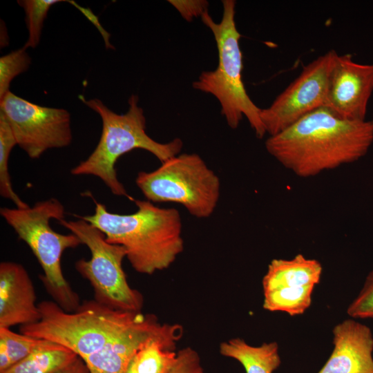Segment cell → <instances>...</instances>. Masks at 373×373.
I'll return each instance as SVG.
<instances>
[{
  "label": "cell",
  "instance_id": "obj_26",
  "mask_svg": "<svg viewBox=\"0 0 373 373\" xmlns=\"http://www.w3.org/2000/svg\"><path fill=\"white\" fill-rule=\"evenodd\" d=\"M59 373H90V372L84 360L78 357Z\"/></svg>",
  "mask_w": 373,
  "mask_h": 373
},
{
  "label": "cell",
  "instance_id": "obj_7",
  "mask_svg": "<svg viewBox=\"0 0 373 373\" xmlns=\"http://www.w3.org/2000/svg\"><path fill=\"white\" fill-rule=\"evenodd\" d=\"M135 183L149 201L180 204L198 218L213 213L220 194L219 178L196 153L177 155L153 171H140Z\"/></svg>",
  "mask_w": 373,
  "mask_h": 373
},
{
  "label": "cell",
  "instance_id": "obj_8",
  "mask_svg": "<svg viewBox=\"0 0 373 373\" xmlns=\"http://www.w3.org/2000/svg\"><path fill=\"white\" fill-rule=\"evenodd\" d=\"M58 222L90 250V259H79L75 267L93 287L95 300L115 309L141 312L142 296L128 285L122 268V261L126 258L125 248L108 242L102 231L80 218Z\"/></svg>",
  "mask_w": 373,
  "mask_h": 373
},
{
  "label": "cell",
  "instance_id": "obj_12",
  "mask_svg": "<svg viewBox=\"0 0 373 373\" xmlns=\"http://www.w3.org/2000/svg\"><path fill=\"white\" fill-rule=\"evenodd\" d=\"M181 334V325L162 323L154 315L143 314L132 327L84 361L90 373H125L131 358L147 340L155 336Z\"/></svg>",
  "mask_w": 373,
  "mask_h": 373
},
{
  "label": "cell",
  "instance_id": "obj_4",
  "mask_svg": "<svg viewBox=\"0 0 373 373\" xmlns=\"http://www.w3.org/2000/svg\"><path fill=\"white\" fill-rule=\"evenodd\" d=\"M38 307L40 320L21 325L20 333L58 344L83 360L104 348L143 314L115 309L95 300L84 302L73 312L50 300L39 303Z\"/></svg>",
  "mask_w": 373,
  "mask_h": 373
},
{
  "label": "cell",
  "instance_id": "obj_6",
  "mask_svg": "<svg viewBox=\"0 0 373 373\" xmlns=\"http://www.w3.org/2000/svg\"><path fill=\"white\" fill-rule=\"evenodd\" d=\"M0 214L37 259L44 271L40 279L55 301L65 311L75 312L79 298L64 276L61 259L66 249L82 243L75 234L57 233L50 225L51 219H65L64 205L51 198L23 209L2 207Z\"/></svg>",
  "mask_w": 373,
  "mask_h": 373
},
{
  "label": "cell",
  "instance_id": "obj_11",
  "mask_svg": "<svg viewBox=\"0 0 373 373\" xmlns=\"http://www.w3.org/2000/svg\"><path fill=\"white\" fill-rule=\"evenodd\" d=\"M373 92V64H359L350 54L337 55L324 107L349 120H365Z\"/></svg>",
  "mask_w": 373,
  "mask_h": 373
},
{
  "label": "cell",
  "instance_id": "obj_23",
  "mask_svg": "<svg viewBox=\"0 0 373 373\" xmlns=\"http://www.w3.org/2000/svg\"><path fill=\"white\" fill-rule=\"evenodd\" d=\"M347 313L354 319L373 318V269L367 275L358 294L347 307Z\"/></svg>",
  "mask_w": 373,
  "mask_h": 373
},
{
  "label": "cell",
  "instance_id": "obj_25",
  "mask_svg": "<svg viewBox=\"0 0 373 373\" xmlns=\"http://www.w3.org/2000/svg\"><path fill=\"white\" fill-rule=\"evenodd\" d=\"M171 4L186 21L202 17L208 11L209 2L205 0H170Z\"/></svg>",
  "mask_w": 373,
  "mask_h": 373
},
{
  "label": "cell",
  "instance_id": "obj_13",
  "mask_svg": "<svg viewBox=\"0 0 373 373\" xmlns=\"http://www.w3.org/2000/svg\"><path fill=\"white\" fill-rule=\"evenodd\" d=\"M332 332V352L318 373H373L371 329L350 318L336 325Z\"/></svg>",
  "mask_w": 373,
  "mask_h": 373
},
{
  "label": "cell",
  "instance_id": "obj_5",
  "mask_svg": "<svg viewBox=\"0 0 373 373\" xmlns=\"http://www.w3.org/2000/svg\"><path fill=\"white\" fill-rule=\"evenodd\" d=\"M222 17L219 23L209 12L202 17L204 24L215 39L218 64L213 70L203 71L192 84L193 88L213 95L220 102L221 113L227 124L236 128L243 116L258 138L267 133L260 118L261 109L249 97L242 81V53L240 47L241 35L236 21V1L223 0Z\"/></svg>",
  "mask_w": 373,
  "mask_h": 373
},
{
  "label": "cell",
  "instance_id": "obj_9",
  "mask_svg": "<svg viewBox=\"0 0 373 373\" xmlns=\"http://www.w3.org/2000/svg\"><path fill=\"white\" fill-rule=\"evenodd\" d=\"M19 146L30 159H38L47 150L68 146L72 142L70 115L64 108L39 106L9 91L0 100Z\"/></svg>",
  "mask_w": 373,
  "mask_h": 373
},
{
  "label": "cell",
  "instance_id": "obj_18",
  "mask_svg": "<svg viewBox=\"0 0 373 373\" xmlns=\"http://www.w3.org/2000/svg\"><path fill=\"white\" fill-rule=\"evenodd\" d=\"M52 342L0 327V372Z\"/></svg>",
  "mask_w": 373,
  "mask_h": 373
},
{
  "label": "cell",
  "instance_id": "obj_22",
  "mask_svg": "<svg viewBox=\"0 0 373 373\" xmlns=\"http://www.w3.org/2000/svg\"><path fill=\"white\" fill-rule=\"evenodd\" d=\"M30 62L24 47L0 57V100L10 91L12 79L26 71Z\"/></svg>",
  "mask_w": 373,
  "mask_h": 373
},
{
  "label": "cell",
  "instance_id": "obj_10",
  "mask_svg": "<svg viewBox=\"0 0 373 373\" xmlns=\"http://www.w3.org/2000/svg\"><path fill=\"white\" fill-rule=\"evenodd\" d=\"M338 53L331 50L306 65L271 103L260 118L269 136L274 135L324 106L331 70Z\"/></svg>",
  "mask_w": 373,
  "mask_h": 373
},
{
  "label": "cell",
  "instance_id": "obj_3",
  "mask_svg": "<svg viewBox=\"0 0 373 373\" xmlns=\"http://www.w3.org/2000/svg\"><path fill=\"white\" fill-rule=\"evenodd\" d=\"M79 99L99 114L102 122L100 139L93 153L70 170L73 175H93L99 178L117 196L127 197L131 200L115 170L117 160L124 154L135 149L146 150L161 162L178 155L183 143L176 138L167 143L153 140L146 133V118L138 105V97L132 95L128 99L126 113L118 114L109 109L99 99Z\"/></svg>",
  "mask_w": 373,
  "mask_h": 373
},
{
  "label": "cell",
  "instance_id": "obj_24",
  "mask_svg": "<svg viewBox=\"0 0 373 373\" xmlns=\"http://www.w3.org/2000/svg\"><path fill=\"white\" fill-rule=\"evenodd\" d=\"M169 373H204L198 353L190 347L180 350L177 361Z\"/></svg>",
  "mask_w": 373,
  "mask_h": 373
},
{
  "label": "cell",
  "instance_id": "obj_16",
  "mask_svg": "<svg viewBox=\"0 0 373 373\" xmlns=\"http://www.w3.org/2000/svg\"><path fill=\"white\" fill-rule=\"evenodd\" d=\"M219 352L238 361L246 373H273L281 363L278 345L275 341L254 346L240 338H234L221 343Z\"/></svg>",
  "mask_w": 373,
  "mask_h": 373
},
{
  "label": "cell",
  "instance_id": "obj_17",
  "mask_svg": "<svg viewBox=\"0 0 373 373\" xmlns=\"http://www.w3.org/2000/svg\"><path fill=\"white\" fill-rule=\"evenodd\" d=\"M78 357L71 350L51 343L0 373H59Z\"/></svg>",
  "mask_w": 373,
  "mask_h": 373
},
{
  "label": "cell",
  "instance_id": "obj_19",
  "mask_svg": "<svg viewBox=\"0 0 373 373\" xmlns=\"http://www.w3.org/2000/svg\"><path fill=\"white\" fill-rule=\"evenodd\" d=\"M315 286L275 289L263 291L262 307L269 312H284L291 316L303 314L312 304Z\"/></svg>",
  "mask_w": 373,
  "mask_h": 373
},
{
  "label": "cell",
  "instance_id": "obj_21",
  "mask_svg": "<svg viewBox=\"0 0 373 373\" xmlns=\"http://www.w3.org/2000/svg\"><path fill=\"white\" fill-rule=\"evenodd\" d=\"M59 0H21L18 4L26 14V23L28 30V38L25 48H35L39 44L44 21L53 5L61 2Z\"/></svg>",
  "mask_w": 373,
  "mask_h": 373
},
{
  "label": "cell",
  "instance_id": "obj_14",
  "mask_svg": "<svg viewBox=\"0 0 373 373\" xmlns=\"http://www.w3.org/2000/svg\"><path fill=\"white\" fill-rule=\"evenodd\" d=\"M34 285L26 269L19 263H0V327L10 328L38 322Z\"/></svg>",
  "mask_w": 373,
  "mask_h": 373
},
{
  "label": "cell",
  "instance_id": "obj_1",
  "mask_svg": "<svg viewBox=\"0 0 373 373\" xmlns=\"http://www.w3.org/2000/svg\"><path fill=\"white\" fill-rule=\"evenodd\" d=\"M373 143V120L342 119L322 106L265 142L267 152L301 178L358 161Z\"/></svg>",
  "mask_w": 373,
  "mask_h": 373
},
{
  "label": "cell",
  "instance_id": "obj_2",
  "mask_svg": "<svg viewBox=\"0 0 373 373\" xmlns=\"http://www.w3.org/2000/svg\"><path fill=\"white\" fill-rule=\"evenodd\" d=\"M93 200L94 213L79 218L102 231L108 242L124 247L137 272L151 275L167 269L183 251L182 219L175 209L136 200L135 212L119 214Z\"/></svg>",
  "mask_w": 373,
  "mask_h": 373
},
{
  "label": "cell",
  "instance_id": "obj_15",
  "mask_svg": "<svg viewBox=\"0 0 373 373\" xmlns=\"http://www.w3.org/2000/svg\"><path fill=\"white\" fill-rule=\"evenodd\" d=\"M323 267L321 262L301 254L291 259H273L263 276V291L275 289H297L318 284Z\"/></svg>",
  "mask_w": 373,
  "mask_h": 373
},
{
  "label": "cell",
  "instance_id": "obj_20",
  "mask_svg": "<svg viewBox=\"0 0 373 373\" xmlns=\"http://www.w3.org/2000/svg\"><path fill=\"white\" fill-rule=\"evenodd\" d=\"M17 144L9 123L0 111V194L1 196L11 200L19 209L28 207L15 192L10 177L8 161L12 148Z\"/></svg>",
  "mask_w": 373,
  "mask_h": 373
}]
</instances>
